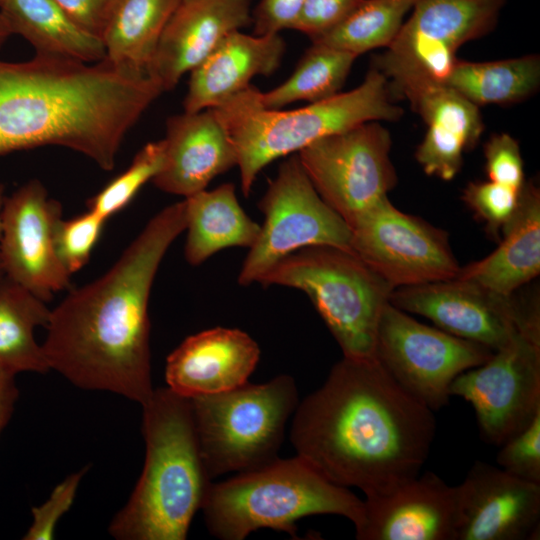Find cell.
<instances>
[{
  "label": "cell",
  "mask_w": 540,
  "mask_h": 540,
  "mask_svg": "<svg viewBox=\"0 0 540 540\" xmlns=\"http://www.w3.org/2000/svg\"><path fill=\"white\" fill-rule=\"evenodd\" d=\"M191 403L201 455L213 480L276 459L299 400L294 378L280 374L266 383L246 382L191 398Z\"/></svg>",
  "instance_id": "8"
},
{
  "label": "cell",
  "mask_w": 540,
  "mask_h": 540,
  "mask_svg": "<svg viewBox=\"0 0 540 540\" xmlns=\"http://www.w3.org/2000/svg\"><path fill=\"white\" fill-rule=\"evenodd\" d=\"M416 0H362L337 26L310 39L359 56L387 48Z\"/></svg>",
  "instance_id": "31"
},
{
  "label": "cell",
  "mask_w": 540,
  "mask_h": 540,
  "mask_svg": "<svg viewBox=\"0 0 540 540\" xmlns=\"http://www.w3.org/2000/svg\"><path fill=\"white\" fill-rule=\"evenodd\" d=\"M251 0H180L147 67L163 91L198 66L231 32L251 24Z\"/></svg>",
  "instance_id": "19"
},
{
  "label": "cell",
  "mask_w": 540,
  "mask_h": 540,
  "mask_svg": "<svg viewBox=\"0 0 540 540\" xmlns=\"http://www.w3.org/2000/svg\"><path fill=\"white\" fill-rule=\"evenodd\" d=\"M389 302L441 330L496 351L518 334L540 339L538 303L504 296L454 277L393 289Z\"/></svg>",
  "instance_id": "13"
},
{
  "label": "cell",
  "mask_w": 540,
  "mask_h": 540,
  "mask_svg": "<svg viewBox=\"0 0 540 540\" xmlns=\"http://www.w3.org/2000/svg\"><path fill=\"white\" fill-rule=\"evenodd\" d=\"M77 25L101 39L114 0H53Z\"/></svg>",
  "instance_id": "40"
},
{
  "label": "cell",
  "mask_w": 540,
  "mask_h": 540,
  "mask_svg": "<svg viewBox=\"0 0 540 540\" xmlns=\"http://www.w3.org/2000/svg\"><path fill=\"white\" fill-rule=\"evenodd\" d=\"M12 35L7 23L0 14V48L7 41V39Z\"/></svg>",
  "instance_id": "42"
},
{
  "label": "cell",
  "mask_w": 540,
  "mask_h": 540,
  "mask_svg": "<svg viewBox=\"0 0 540 540\" xmlns=\"http://www.w3.org/2000/svg\"><path fill=\"white\" fill-rule=\"evenodd\" d=\"M488 180L515 190L524 183V165L519 143L508 133L493 134L484 145Z\"/></svg>",
  "instance_id": "36"
},
{
  "label": "cell",
  "mask_w": 540,
  "mask_h": 540,
  "mask_svg": "<svg viewBox=\"0 0 540 540\" xmlns=\"http://www.w3.org/2000/svg\"><path fill=\"white\" fill-rule=\"evenodd\" d=\"M257 342L237 328L215 327L187 337L167 357V387L186 398L213 395L248 382L260 359Z\"/></svg>",
  "instance_id": "20"
},
{
  "label": "cell",
  "mask_w": 540,
  "mask_h": 540,
  "mask_svg": "<svg viewBox=\"0 0 540 540\" xmlns=\"http://www.w3.org/2000/svg\"><path fill=\"white\" fill-rule=\"evenodd\" d=\"M502 232L491 254L460 268L456 277L512 296L540 273V192L533 182L525 181L516 212Z\"/></svg>",
  "instance_id": "24"
},
{
  "label": "cell",
  "mask_w": 540,
  "mask_h": 540,
  "mask_svg": "<svg viewBox=\"0 0 540 540\" xmlns=\"http://www.w3.org/2000/svg\"><path fill=\"white\" fill-rule=\"evenodd\" d=\"M258 208L264 223L238 274L241 286L258 283L281 259L306 247L351 251L349 225L320 197L297 154L280 164Z\"/></svg>",
  "instance_id": "10"
},
{
  "label": "cell",
  "mask_w": 540,
  "mask_h": 540,
  "mask_svg": "<svg viewBox=\"0 0 540 540\" xmlns=\"http://www.w3.org/2000/svg\"><path fill=\"white\" fill-rule=\"evenodd\" d=\"M105 221L89 209L71 219L59 221L55 232L56 252L70 274L79 271L88 263Z\"/></svg>",
  "instance_id": "34"
},
{
  "label": "cell",
  "mask_w": 540,
  "mask_h": 540,
  "mask_svg": "<svg viewBox=\"0 0 540 540\" xmlns=\"http://www.w3.org/2000/svg\"><path fill=\"white\" fill-rule=\"evenodd\" d=\"M16 374L0 366V435L12 417L19 390Z\"/></svg>",
  "instance_id": "41"
},
{
  "label": "cell",
  "mask_w": 540,
  "mask_h": 540,
  "mask_svg": "<svg viewBox=\"0 0 540 540\" xmlns=\"http://www.w3.org/2000/svg\"><path fill=\"white\" fill-rule=\"evenodd\" d=\"M496 461L509 474L540 484V412L527 427L500 445Z\"/></svg>",
  "instance_id": "35"
},
{
  "label": "cell",
  "mask_w": 540,
  "mask_h": 540,
  "mask_svg": "<svg viewBox=\"0 0 540 540\" xmlns=\"http://www.w3.org/2000/svg\"><path fill=\"white\" fill-rule=\"evenodd\" d=\"M184 201L187 231L184 255L190 265L198 266L225 248L249 249L256 242L261 225L244 212L233 183L202 190Z\"/></svg>",
  "instance_id": "25"
},
{
  "label": "cell",
  "mask_w": 540,
  "mask_h": 540,
  "mask_svg": "<svg viewBox=\"0 0 540 540\" xmlns=\"http://www.w3.org/2000/svg\"><path fill=\"white\" fill-rule=\"evenodd\" d=\"M450 395L472 405L483 439L500 446L540 412V339L518 334L456 377Z\"/></svg>",
  "instance_id": "15"
},
{
  "label": "cell",
  "mask_w": 540,
  "mask_h": 540,
  "mask_svg": "<svg viewBox=\"0 0 540 540\" xmlns=\"http://www.w3.org/2000/svg\"><path fill=\"white\" fill-rule=\"evenodd\" d=\"M521 190L487 181L470 182L462 200L485 224L488 234L499 240V234L518 207Z\"/></svg>",
  "instance_id": "33"
},
{
  "label": "cell",
  "mask_w": 540,
  "mask_h": 540,
  "mask_svg": "<svg viewBox=\"0 0 540 540\" xmlns=\"http://www.w3.org/2000/svg\"><path fill=\"white\" fill-rule=\"evenodd\" d=\"M180 0H114L101 41L106 58L135 69H147L160 35Z\"/></svg>",
  "instance_id": "27"
},
{
  "label": "cell",
  "mask_w": 540,
  "mask_h": 540,
  "mask_svg": "<svg viewBox=\"0 0 540 540\" xmlns=\"http://www.w3.org/2000/svg\"><path fill=\"white\" fill-rule=\"evenodd\" d=\"M0 14L36 54L95 63L106 58L98 37L82 29L53 0H0Z\"/></svg>",
  "instance_id": "26"
},
{
  "label": "cell",
  "mask_w": 540,
  "mask_h": 540,
  "mask_svg": "<svg viewBox=\"0 0 540 540\" xmlns=\"http://www.w3.org/2000/svg\"><path fill=\"white\" fill-rule=\"evenodd\" d=\"M363 502L358 540H456L457 486L431 471Z\"/></svg>",
  "instance_id": "18"
},
{
  "label": "cell",
  "mask_w": 540,
  "mask_h": 540,
  "mask_svg": "<svg viewBox=\"0 0 540 540\" xmlns=\"http://www.w3.org/2000/svg\"><path fill=\"white\" fill-rule=\"evenodd\" d=\"M186 228L185 201L155 214L101 277L73 289L53 310L42 344L50 369L73 385L151 397V288L167 250Z\"/></svg>",
  "instance_id": "2"
},
{
  "label": "cell",
  "mask_w": 540,
  "mask_h": 540,
  "mask_svg": "<svg viewBox=\"0 0 540 540\" xmlns=\"http://www.w3.org/2000/svg\"><path fill=\"white\" fill-rule=\"evenodd\" d=\"M165 143L161 139L147 143L130 166L88 201V209L107 220L127 206L138 191L161 170Z\"/></svg>",
  "instance_id": "32"
},
{
  "label": "cell",
  "mask_w": 540,
  "mask_h": 540,
  "mask_svg": "<svg viewBox=\"0 0 540 540\" xmlns=\"http://www.w3.org/2000/svg\"><path fill=\"white\" fill-rule=\"evenodd\" d=\"M292 417L296 455L329 481L365 496L388 493L418 476L436 427L433 411L375 356H343Z\"/></svg>",
  "instance_id": "1"
},
{
  "label": "cell",
  "mask_w": 540,
  "mask_h": 540,
  "mask_svg": "<svg viewBox=\"0 0 540 540\" xmlns=\"http://www.w3.org/2000/svg\"><path fill=\"white\" fill-rule=\"evenodd\" d=\"M390 132L368 121L320 138L298 153L320 197L350 225L397 183Z\"/></svg>",
  "instance_id": "12"
},
{
  "label": "cell",
  "mask_w": 540,
  "mask_h": 540,
  "mask_svg": "<svg viewBox=\"0 0 540 540\" xmlns=\"http://www.w3.org/2000/svg\"><path fill=\"white\" fill-rule=\"evenodd\" d=\"M493 352L423 324L390 302L382 312L375 345V357L391 377L433 412L448 404L456 377Z\"/></svg>",
  "instance_id": "11"
},
{
  "label": "cell",
  "mask_w": 540,
  "mask_h": 540,
  "mask_svg": "<svg viewBox=\"0 0 540 540\" xmlns=\"http://www.w3.org/2000/svg\"><path fill=\"white\" fill-rule=\"evenodd\" d=\"M445 85L474 105H511L532 96L540 85L538 55L487 62L457 60Z\"/></svg>",
  "instance_id": "29"
},
{
  "label": "cell",
  "mask_w": 540,
  "mask_h": 540,
  "mask_svg": "<svg viewBox=\"0 0 540 540\" xmlns=\"http://www.w3.org/2000/svg\"><path fill=\"white\" fill-rule=\"evenodd\" d=\"M201 510L212 536L242 540L263 528L296 537L295 523L319 514L343 516L356 529L363 521L364 502L296 455L212 482Z\"/></svg>",
  "instance_id": "6"
},
{
  "label": "cell",
  "mask_w": 540,
  "mask_h": 540,
  "mask_svg": "<svg viewBox=\"0 0 540 540\" xmlns=\"http://www.w3.org/2000/svg\"><path fill=\"white\" fill-rule=\"evenodd\" d=\"M51 310L28 289L5 277L0 281V366L20 372L50 370L34 330L46 327Z\"/></svg>",
  "instance_id": "28"
},
{
  "label": "cell",
  "mask_w": 540,
  "mask_h": 540,
  "mask_svg": "<svg viewBox=\"0 0 540 540\" xmlns=\"http://www.w3.org/2000/svg\"><path fill=\"white\" fill-rule=\"evenodd\" d=\"M87 468L67 476L40 506L32 508L33 521L24 540L53 539L58 520L70 509Z\"/></svg>",
  "instance_id": "37"
},
{
  "label": "cell",
  "mask_w": 540,
  "mask_h": 540,
  "mask_svg": "<svg viewBox=\"0 0 540 540\" xmlns=\"http://www.w3.org/2000/svg\"><path fill=\"white\" fill-rule=\"evenodd\" d=\"M407 100L427 125L415 152L417 162L427 175L453 179L464 153L477 145L483 133L479 107L446 85L419 90Z\"/></svg>",
  "instance_id": "23"
},
{
  "label": "cell",
  "mask_w": 540,
  "mask_h": 540,
  "mask_svg": "<svg viewBox=\"0 0 540 540\" xmlns=\"http://www.w3.org/2000/svg\"><path fill=\"white\" fill-rule=\"evenodd\" d=\"M457 489L456 540L540 538V484L477 461Z\"/></svg>",
  "instance_id": "17"
},
{
  "label": "cell",
  "mask_w": 540,
  "mask_h": 540,
  "mask_svg": "<svg viewBox=\"0 0 540 540\" xmlns=\"http://www.w3.org/2000/svg\"><path fill=\"white\" fill-rule=\"evenodd\" d=\"M5 198V187L0 183V235H1V209Z\"/></svg>",
  "instance_id": "43"
},
{
  "label": "cell",
  "mask_w": 540,
  "mask_h": 540,
  "mask_svg": "<svg viewBox=\"0 0 540 540\" xmlns=\"http://www.w3.org/2000/svg\"><path fill=\"white\" fill-rule=\"evenodd\" d=\"M305 0H259L251 13L253 33L257 36L278 34L294 29Z\"/></svg>",
  "instance_id": "39"
},
{
  "label": "cell",
  "mask_w": 540,
  "mask_h": 540,
  "mask_svg": "<svg viewBox=\"0 0 540 540\" xmlns=\"http://www.w3.org/2000/svg\"><path fill=\"white\" fill-rule=\"evenodd\" d=\"M4 272H3V269H2V266L0 264V281L4 278Z\"/></svg>",
  "instance_id": "44"
},
{
  "label": "cell",
  "mask_w": 540,
  "mask_h": 540,
  "mask_svg": "<svg viewBox=\"0 0 540 540\" xmlns=\"http://www.w3.org/2000/svg\"><path fill=\"white\" fill-rule=\"evenodd\" d=\"M61 219L60 202L50 198L37 179L5 196L1 209L0 264L4 275L45 302L70 287L71 274L55 247Z\"/></svg>",
  "instance_id": "16"
},
{
  "label": "cell",
  "mask_w": 540,
  "mask_h": 540,
  "mask_svg": "<svg viewBox=\"0 0 540 540\" xmlns=\"http://www.w3.org/2000/svg\"><path fill=\"white\" fill-rule=\"evenodd\" d=\"M508 0H416L386 51L371 65L388 80L394 99L445 85L465 43L490 33Z\"/></svg>",
  "instance_id": "9"
},
{
  "label": "cell",
  "mask_w": 540,
  "mask_h": 540,
  "mask_svg": "<svg viewBox=\"0 0 540 540\" xmlns=\"http://www.w3.org/2000/svg\"><path fill=\"white\" fill-rule=\"evenodd\" d=\"M163 140V165L152 182L164 192L189 197L237 166L233 142L210 108L170 116Z\"/></svg>",
  "instance_id": "21"
},
{
  "label": "cell",
  "mask_w": 540,
  "mask_h": 540,
  "mask_svg": "<svg viewBox=\"0 0 540 540\" xmlns=\"http://www.w3.org/2000/svg\"><path fill=\"white\" fill-rule=\"evenodd\" d=\"M252 85L210 108L226 128L237 154L241 190L248 197L259 172L314 141L368 121H396L403 109L394 103L387 78L373 65L355 89L293 109H268Z\"/></svg>",
  "instance_id": "5"
},
{
  "label": "cell",
  "mask_w": 540,
  "mask_h": 540,
  "mask_svg": "<svg viewBox=\"0 0 540 540\" xmlns=\"http://www.w3.org/2000/svg\"><path fill=\"white\" fill-rule=\"evenodd\" d=\"M162 92L148 69L107 58L0 60V156L58 145L112 170L126 133Z\"/></svg>",
  "instance_id": "3"
},
{
  "label": "cell",
  "mask_w": 540,
  "mask_h": 540,
  "mask_svg": "<svg viewBox=\"0 0 540 540\" xmlns=\"http://www.w3.org/2000/svg\"><path fill=\"white\" fill-rule=\"evenodd\" d=\"M290 77L258 99L268 109H282L298 101L316 103L340 93L358 57L351 52L311 42Z\"/></svg>",
  "instance_id": "30"
},
{
  "label": "cell",
  "mask_w": 540,
  "mask_h": 540,
  "mask_svg": "<svg viewBox=\"0 0 540 540\" xmlns=\"http://www.w3.org/2000/svg\"><path fill=\"white\" fill-rule=\"evenodd\" d=\"M286 44L278 34L229 33L190 72L184 112L214 108L249 87L256 76H270L281 65Z\"/></svg>",
  "instance_id": "22"
},
{
  "label": "cell",
  "mask_w": 540,
  "mask_h": 540,
  "mask_svg": "<svg viewBox=\"0 0 540 540\" xmlns=\"http://www.w3.org/2000/svg\"><path fill=\"white\" fill-rule=\"evenodd\" d=\"M258 283L304 292L344 357L375 356L380 318L394 288L352 251L328 245L297 250Z\"/></svg>",
  "instance_id": "7"
},
{
  "label": "cell",
  "mask_w": 540,
  "mask_h": 540,
  "mask_svg": "<svg viewBox=\"0 0 540 540\" xmlns=\"http://www.w3.org/2000/svg\"><path fill=\"white\" fill-rule=\"evenodd\" d=\"M362 0H305L294 30L315 38L341 23Z\"/></svg>",
  "instance_id": "38"
},
{
  "label": "cell",
  "mask_w": 540,
  "mask_h": 540,
  "mask_svg": "<svg viewBox=\"0 0 540 540\" xmlns=\"http://www.w3.org/2000/svg\"><path fill=\"white\" fill-rule=\"evenodd\" d=\"M351 251L394 289L456 277L448 233L384 196L351 225Z\"/></svg>",
  "instance_id": "14"
},
{
  "label": "cell",
  "mask_w": 540,
  "mask_h": 540,
  "mask_svg": "<svg viewBox=\"0 0 540 540\" xmlns=\"http://www.w3.org/2000/svg\"><path fill=\"white\" fill-rule=\"evenodd\" d=\"M141 406L143 470L108 531L119 540H184L212 483L201 455L191 399L160 387Z\"/></svg>",
  "instance_id": "4"
}]
</instances>
